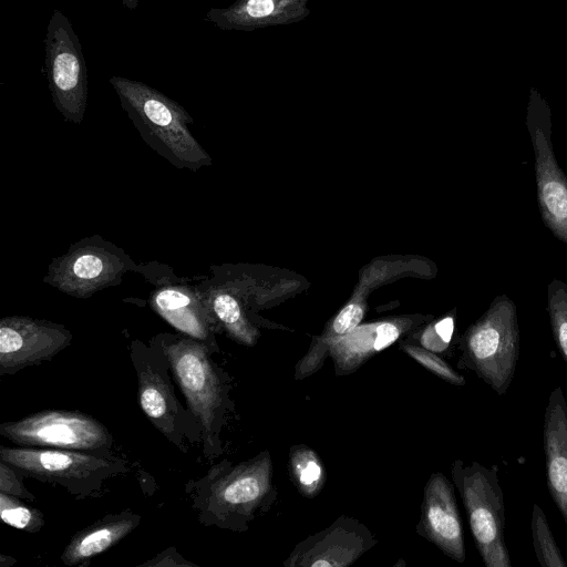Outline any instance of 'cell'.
Returning a JSON list of instances; mask_svg holds the SVG:
<instances>
[{
  "mask_svg": "<svg viewBox=\"0 0 567 567\" xmlns=\"http://www.w3.org/2000/svg\"><path fill=\"white\" fill-rule=\"evenodd\" d=\"M44 44L53 104L65 121L80 124L87 105V72L80 40L60 10H54L50 18Z\"/></svg>",
  "mask_w": 567,
  "mask_h": 567,
  "instance_id": "obj_10",
  "label": "cell"
},
{
  "mask_svg": "<svg viewBox=\"0 0 567 567\" xmlns=\"http://www.w3.org/2000/svg\"><path fill=\"white\" fill-rule=\"evenodd\" d=\"M364 307L360 302H350L326 327L321 336L313 338L306 354L295 367V380H303L318 372L330 355L334 343L351 332L362 321Z\"/></svg>",
  "mask_w": 567,
  "mask_h": 567,
  "instance_id": "obj_19",
  "label": "cell"
},
{
  "mask_svg": "<svg viewBox=\"0 0 567 567\" xmlns=\"http://www.w3.org/2000/svg\"><path fill=\"white\" fill-rule=\"evenodd\" d=\"M530 527L538 564L542 567H566L567 563L555 542L545 513L537 503L533 505Z\"/></svg>",
  "mask_w": 567,
  "mask_h": 567,
  "instance_id": "obj_22",
  "label": "cell"
},
{
  "mask_svg": "<svg viewBox=\"0 0 567 567\" xmlns=\"http://www.w3.org/2000/svg\"><path fill=\"white\" fill-rule=\"evenodd\" d=\"M200 289L220 333L225 332L243 346L252 347L259 333L249 322L239 300L224 288Z\"/></svg>",
  "mask_w": 567,
  "mask_h": 567,
  "instance_id": "obj_20",
  "label": "cell"
},
{
  "mask_svg": "<svg viewBox=\"0 0 567 567\" xmlns=\"http://www.w3.org/2000/svg\"><path fill=\"white\" fill-rule=\"evenodd\" d=\"M110 83L143 141L158 155L192 172L212 165L210 156L189 130L192 116L181 104L136 80L112 76Z\"/></svg>",
  "mask_w": 567,
  "mask_h": 567,
  "instance_id": "obj_3",
  "label": "cell"
},
{
  "mask_svg": "<svg viewBox=\"0 0 567 567\" xmlns=\"http://www.w3.org/2000/svg\"><path fill=\"white\" fill-rule=\"evenodd\" d=\"M73 336L63 324L25 316L0 320V374H14L50 361L64 350Z\"/></svg>",
  "mask_w": 567,
  "mask_h": 567,
  "instance_id": "obj_12",
  "label": "cell"
},
{
  "mask_svg": "<svg viewBox=\"0 0 567 567\" xmlns=\"http://www.w3.org/2000/svg\"><path fill=\"white\" fill-rule=\"evenodd\" d=\"M23 478L16 468L0 460V492L34 502L35 496L24 486Z\"/></svg>",
  "mask_w": 567,
  "mask_h": 567,
  "instance_id": "obj_27",
  "label": "cell"
},
{
  "mask_svg": "<svg viewBox=\"0 0 567 567\" xmlns=\"http://www.w3.org/2000/svg\"><path fill=\"white\" fill-rule=\"evenodd\" d=\"M122 3L130 10L137 8L140 0H121Z\"/></svg>",
  "mask_w": 567,
  "mask_h": 567,
  "instance_id": "obj_29",
  "label": "cell"
},
{
  "mask_svg": "<svg viewBox=\"0 0 567 567\" xmlns=\"http://www.w3.org/2000/svg\"><path fill=\"white\" fill-rule=\"evenodd\" d=\"M454 483L444 474L430 475L423 491L416 533L457 563L465 561L463 524L455 498Z\"/></svg>",
  "mask_w": 567,
  "mask_h": 567,
  "instance_id": "obj_14",
  "label": "cell"
},
{
  "mask_svg": "<svg viewBox=\"0 0 567 567\" xmlns=\"http://www.w3.org/2000/svg\"><path fill=\"white\" fill-rule=\"evenodd\" d=\"M409 357L414 359L417 363L426 370L439 377L440 379L453 385H464L465 379L462 374L457 373L442 357L437 353L422 347L420 343L403 341L400 344Z\"/></svg>",
  "mask_w": 567,
  "mask_h": 567,
  "instance_id": "obj_25",
  "label": "cell"
},
{
  "mask_svg": "<svg viewBox=\"0 0 567 567\" xmlns=\"http://www.w3.org/2000/svg\"><path fill=\"white\" fill-rule=\"evenodd\" d=\"M476 548L486 567H512L505 536V502L497 468L455 460L451 466Z\"/></svg>",
  "mask_w": 567,
  "mask_h": 567,
  "instance_id": "obj_7",
  "label": "cell"
},
{
  "mask_svg": "<svg viewBox=\"0 0 567 567\" xmlns=\"http://www.w3.org/2000/svg\"><path fill=\"white\" fill-rule=\"evenodd\" d=\"M547 300L554 340L567 365V284L553 280L548 286Z\"/></svg>",
  "mask_w": 567,
  "mask_h": 567,
  "instance_id": "obj_24",
  "label": "cell"
},
{
  "mask_svg": "<svg viewBox=\"0 0 567 567\" xmlns=\"http://www.w3.org/2000/svg\"><path fill=\"white\" fill-rule=\"evenodd\" d=\"M543 447L547 488L567 526V400L560 385L551 390L547 400Z\"/></svg>",
  "mask_w": 567,
  "mask_h": 567,
  "instance_id": "obj_17",
  "label": "cell"
},
{
  "mask_svg": "<svg viewBox=\"0 0 567 567\" xmlns=\"http://www.w3.org/2000/svg\"><path fill=\"white\" fill-rule=\"evenodd\" d=\"M526 126L534 151L542 219L551 234L567 245V176L559 167L553 150L550 109L535 87L530 89Z\"/></svg>",
  "mask_w": 567,
  "mask_h": 567,
  "instance_id": "obj_11",
  "label": "cell"
},
{
  "mask_svg": "<svg viewBox=\"0 0 567 567\" xmlns=\"http://www.w3.org/2000/svg\"><path fill=\"white\" fill-rule=\"evenodd\" d=\"M272 474L270 453L262 451L238 463L220 461L189 481L186 492L200 524L243 533L276 501Z\"/></svg>",
  "mask_w": 567,
  "mask_h": 567,
  "instance_id": "obj_1",
  "label": "cell"
},
{
  "mask_svg": "<svg viewBox=\"0 0 567 567\" xmlns=\"http://www.w3.org/2000/svg\"><path fill=\"white\" fill-rule=\"evenodd\" d=\"M453 333L454 317L446 316L426 327L420 334L419 343L437 354H444L449 351Z\"/></svg>",
  "mask_w": 567,
  "mask_h": 567,
  "instance_id": "obj_26",
  "label": "cell"
},
{
  "mask_svg": "<svg viewBox=\"0 0 567 567\" xmlns=\"http://www.w3.org/2000/svg\"><path fill=\"white\" fill-rule=\"evenodd\" d=\"M134 268V261L123 249L93 235L53 258L43 281L65 295L85 299L104 288L117 286Z\"/></svg>",
  "mask_w": 567,
  "mask_h": 567,
  "instance_id": "obj_8",
  "label": "cell"
},
{
  "mask_svg": "<svg viewBox=\"0 0 567 567\" xmlns=\"http://www.w3.org/2000/svg\"><path fill=\"white\" fill-rule=\"evenodd\" d=\"M288 472L292 484L303 497L313 498L324 487V464L318 453L306 444L290 447Z\"/></svg>",
  "mask_w": 567,
  "mask_h": 567,
  "instance_id": "obj_21",
  "label": "cell"
},
{
  "mask_svg": "<svg viewBox=\"0 0 567 567\" xmlns=\"http://www.w3.org/2000/svg\"><path fill=\"white\" fill-rule=\"evenodd\" d=\"M420 322L415 318H394L359 324L330 350L336 375L355 372L370 358L392 346Z\"/></svg>",
  "mask_w": 567,
  "mask_h": 567,
  "instance_id": "obj_16",
  "label": "cell"
},
{
  "mask_svg": "<svg viewBox=\"0 0 567 567\" xmlns=\"http://www.w3.org/2000/svg\"><path fill=\"white\" fill-rule=\"evenodd\" d=\"M377 543L364 524L348 515H341L323 530L299 542L284 561V566L348 567Z\"/></svg>",
  "mask_w": 567,
  "mask_h": 567,
  "instance_id": "obj_13",
  "label": "cell"
},
{
  "mask_svg": "<svg viewBox=\"0 0 567 567\" xmlns=\"http://www.w3.org/2000/svg\"><path fill=\"white\" fill-rule=\"evenodd\" d=\"M0 435L18 446L113 452L114 437L90 414L48 409L0 424Z\"/></svg>",
  "mask_w": 567,
  "mask_h": 567,
  "instance_id": "obj_9",
  "label": "cell"
},
{
  "mask_svg": "<svg viewBox=\"0 0 567 567\" xmlns=\"http://www.w3.org/2000/svg\"><path fill=\"white\" fill-rule=\"evenodd\" d=\"M1 520L20 530L37 533L44 526L41 511L20 501L19 497L0 492Z\"/></svg>",
  "mask_w": 567,
  "mask_h": 567,
  "instance_id": "obj_23",
  "label": "cell"
},
{
  "mask_svg": "<svg viewBox=\"0 0 567 567\" xmlns=\"http://www.w3.org/2000/svg\"><path fill=\"white\" fill-rule=\"evenodd\" d=\"M152 309L177 331L205 343L212 353L219 348L215 334L220 333L200 288L166 285L150 298Z\"/></svg>",
  "mask_w": 567,
  "mask_h": 567,
  "instance_id": "obj_15",
  "label": "cell"
},
{
  "mask_svg": "<svg viewBox=\"0 0 567 567\" xmlns=\"http://www.w3.org/2000/svg\"><path fill=\"white\" fill-rule=\"evenodd\" d=\"M142 567H198L185 559L174 547L166 548L150 560L142 563Z\"/></svg>",
  "mask_w": 567,
  "mask_h": 567,
  "instance_id": "obj_28",
  "label": "cell"
},
{
  "mask_svg": "<svg viewBox=\"0 0 567 567\" xmlns=\"http://www.w3.org/2000/svg\"><path fill=\"white\" fill-rule=\"evenodd\" d=\"M131 360L137 377L140 408L152 423L181 452L202 444L200 422L189 408L178 400L173 385V372L163 350L150 341L131 343Z\"/></svg>",
  "mask_w": 567,
  "mask_h": 567,
  "instance_id": "obj_5",
  "label": "cell"
},
{
  "mask_svg": "<svg viewBox=\"0 0 567 567\" xmlns=\"http://www.w3.org/2000/svg\"><path fill=\"white\" fill-rule=\"evenodd\" d=\"M519 341L516 306L506 295L497 296L461 338L457 367L473 371L503 395L514 379Z\"/></svg>",
  "mask_w": 567,
  "mask_h": 567,
  "instance_id": "obj_6",
  "label": "cell"
},
{
  "mask_svg": "<svg viewBox=\"0 0 567 567\" xmlns=\"http://www.w3.org/2000/svg\"><path fill=\"white\" fill-rule=\"evenodd\" d=\"M141 519L140 514L130 509L103 516L70 539L61 554V561L66 566L86 565L131 534Z\"/></svg>",
  "mask_w": 567,
  "mask_h": 567,
  "instance_id": "obj_18",
  "label": "cell"
},
{
  "mask_svg": "<svg viewBox=\"0 0 567 567\" xmlns=\"http://www.w3.org/2000/svg\"><path fill=\"white\" fill-rule=\"evenodd\" d=\"M150 341L167 357L187 406L200 422L204 457L215 460L223 452L221 433L234 411L230 375L213 360L208 347L192 337L159 333Z\"/></svg>",
  "mask_w": 567,
  "mask_h": 567,
  "instance_id": "obj_2",
  "label": "cell"
},
{
  "mask_svg": "<svg viewBox=\"0 0 567 567\" xmlns=\"http://www.w3.org/2000/svg\"><path fill=\"white\" fill-rule=\"evenodd\" d=\"M0 460L23 477L59 485L76 498L97 496L106 481L128 470L113 452L1 445Z\"/></svg>",
  "mask_w": 567,
  "mask_h": 567,
  "instance_id": "obj_4",
  "label": "cell"
}]
</instances>
